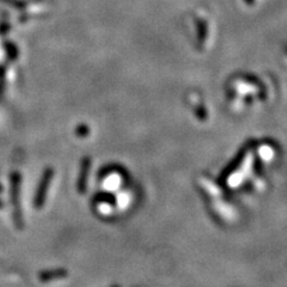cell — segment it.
<instances>
[{"label":"cell","instance_id":"obj_1","mask_svg":"<svg viewBox=\"0 0 287 287\" xmlns=\"http://www.w3.org/2000/svg\"><path fill=\"white\" fill-rule=\"evenodd\" d=\"M11 198H12V204H14V222L18 228H23V216H22V210H20V175L18 172L12 174L11 176Z\"/></svg>","mask_w":287,"mask_h":287},{"label":"cell","instance_id":"obj_2","mask_svg":"<svg viewBox=\"0 0 287 287\" xmlns=\"http://www.w3.org/2000/svg\"><path fill=\"white\" fill-rule=\"evenodd\" d=\"M54 176V170L53 169H47L44 174V177H42L41 183H40L38 188V193H36L35 196V207L36 208H41L46 202V198H47L48 189H50V186L52 183V180H53Z\"/></svg>","mask_w":287,"mask_h":287},{"label":"cell","instance_id":"obj_3","mask_svg":"<svg viewBox=\"0 0 287 287\" xmlns=\"http://www.w3.org/2000/svg\"><path fill=\"white\" fill-rule=\"evenodd\" d=\"M90 168H91V160L88 157L84 158L80 166V176L78 180V192L80 194H85L88 189V174H90Z\"/></svg>","mask_w":287,"mask_h":287},{"label":"cell","instance_id":"obj_4","mask_svg":"<svg viewBox=\"0 0 287 287\" xmlns=\"http://www.w3.org/2000/svg\"><path fill=\"white\" fill-rule=\"evenodd\" d=\"M66 270H54V272H46V273H42L40 276V279L42 282H52V280H56V279H62L67 276Z\"/></svg>","mask_w":287,"mask_h":287}]
</instances>
